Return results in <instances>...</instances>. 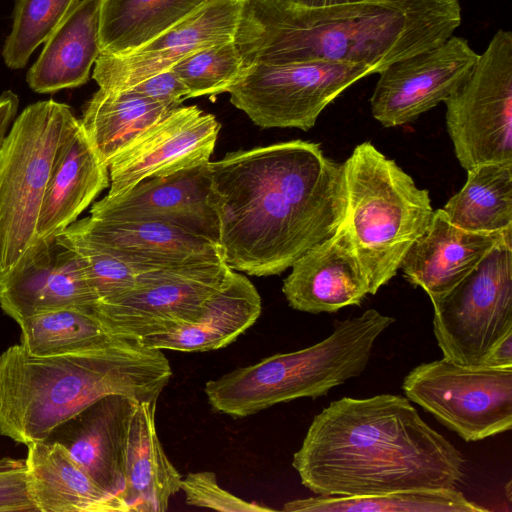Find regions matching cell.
Returning a JSON list of instances; mask_svg holds the SVG:
<instances>
[{
	"mask_svg": "<svg viewBox=\"0 0 512 512\" xmlns=\"http://www.w3.org/2000/svg\"><path fill=\"white\" fill-rule=\"evenodd\" d=\"M243 1L208 0L136 50L120 55L100 54L93 79L101 89H130L198 50L234 40Z\"/></svg>",
	"mask_w": 512,
	"mask_h": 512,
	"instance_id": "obj_15",
	"label": "cell"
},
{
	"mask_svg": "<svg viewBox=\"0 0 512 512\" xmlns=\"http://www.w3.org/2000/svg\"><path fill=\"white\" fill-rule=\"evenodd\" d=\"M394 322L376 309L347 318L312 346L274 354L208 381V402L218 412L242 418L278 403L327 395L363 373L376 340Z\"/></svg>",
	"mask_w": 512,
	"mask_h": 512,
	"instance_id": "obj_5",
	"label": "cell"
},
{
	"mask_svg": "<svg viewBox=\"0 0 512 512\" xmlns=\"http://www.w3.org/2000/svg\"><path fill=\"white\" fill-rule=\"evenodd\" d=\"M512 241V230L472 232L452 224L434 210L427 230L411 245L400 268L405 279L422 288L431 302L461 281L496 245Z\"/></svg>",
	"mask_w": 512,
	"mask_h": 512,
	"instance_id": "obj_20",
	"label": "cell"
},
{
	"mask_svg": "<svg viewBox=\"0 0 512 512\" xmlns=\"http://www.w3.org/2000/svg\"><path fill=\"white\" fill-rule=\"evenodd\" d=\"M169 110L171 108L133 89L99 88L85 104L79 120L99 159L109 167L125 148Z\"/></svg>",
	"mask_w": 512,
	"mask_h": 512,
	"instance_id": "obj_27",
	"label": "cell"
},
{
	"mask_svg": "<svg viewBox=\"0 0 512 512\" xmlns=\"http://www.w3.org/2000/svg\"><path fill=\"white\" fill-rule=\"evenodd\" d=\"M58 237L75 252L86 280L98 300L128 290L133 286L138 274L141 273L108 250L92 242L73 224Z\"/></svg>",
	"mask_w": 512,
	"mask_h": 512,
	"instance_id": "obj_34",
	"label": "cell"
},
{
	"mask_svg": "<svg viewBox=\"0 0 512 512\" xmlns=\"http://www.w3.org/2000/svg\"><path fill=\"white\" fill-rule=\"evenodd\" d=\"M72 224L92 242L141 273L224 260L218 243L167 223L88 216Z\"/></svg>",
	"mask_w": 512,
	"mask_h": 512,
	"instance_id": "obj_19",
	"label": "cell"
},
{
	"mask_svg": "<svg viewBox=\"0 0 512 512\" xmlns=\"http://www.w3.org/2000/svg\"><path fill=\"white\" fill-rule=\"evenodd\" d=\"M231 270L224 260L147 270L91 309L112 335L139 340L196 320Z\"/></svg>",
	"mask_w": 512,
	"mask_h": 512,
	"instance_id": "obj_12",
	"label": "cell"
},
{
	"mask_svg": "<svg viewBox=\"0 0 512 512\" xmlns=\"http://www.w3.org/2000/svg\"><path fill=\"white\" fill-rule=\"evenodd\" d=\"M18 96L11 90L0 94V147L18 110Z\"/></svg>",
	"mask_w": 512,
	"mask_h": 512,
	"instance_id": "obj_38",
	"label": "cell"
},
{
	"mask_svg": "<svg viewBox=\"0 0 512 512\" xmlns=\"http://www.w3.org/2000/svg\"><path fill=\"white\" fill-rule=\"evenodd\" d=\"M467 180L442 208L455 226L472 232L512 230V162L467 170Z\"/></svg>",
	"mask_w": 512,
	"mask_h": 512,
	"instance_id": "obj_29",
	"label": "cell"
},
{
	"mask_svg": "<svg viewBox=\"0 0 512 512\" xmlns=\"http://www.w3.org/2000/svg\"><path fill=\"white\" fill-rule=\"evenodd\" d=\"M293 4L304 6V7H326L346 3H354L364 0H288Z\"/></svg>",
	"mask_w": 512,
	"mask_h": 512,
	"instance_id": "obj_40",
	"label": "cell"
},
{
	"mask_svg": "<svg viewBox=\"0 0 512 512\" xmlns=\"http://www.w3.org/2000/svg\"><path fill=\"white\" fill-rule=\"evenodd\" d=\"M70 106L55 100L27 106L0 147V271L38 242L37 223L56 153L75 127Z\"/></svg>",
	"mask_w": 512,
	"mask_h": 512,
	"instance_id": "obj_7",
	"label": "cell"
},
{
	"mask_svg": "<svg viewBox=\"0 0 512 512\" xmlns=\"http://www.w3.org/2000/svg\"><path fill=\"white\" fill-rule=\"evenodd\" d=\"M261 310V297L254 284L232 269L223 286L207 300L196 320L145 336L139 342L160 350H217L248 330L259 318Z\"/></svg>",
	"mask_w": 512,
	"mask_h": 512,
	"instance_id": "obj_24",
	"label": "cell"
},
{
	"mask_svg": "<svg viewBox=\"0 0 512 512\" xmlns=\"http://www.w3.org/2000/svg\"><path fill=\"white\" fill-rule=\"evenodd\" d=\"M0 512H38L27 487L25 459H0Z\"/></svg>",
	"mask_w": 512,
	"mask_h": 512,
	"instance_id": "obj_36",
	"label": "cell"
},
{
	"mask_svg": "<svg viewBox=\"0 0 512 512\" xmlns=\"http://www.w3.org/2000/svg\"><path fill=\"white\" fill-rule=\"evenodd\" d=\"M481 366L512 367V333L508 334L492 348Z\"/></svg>",
	"mask_w": 512,
	"mask_h": 512,
	"instance_id": "obj_39",
	"label": "cell"
},
{
	"mask_svg": "<svg viewBox=\"0 0 512 512\" xmlns=\"http://www.w3.org/2000/svg\"><path fill=\"white\" fill-rule=\"evenodd\" d=\"M286 512H483L455 489L400 491L369 496H314L286 502Z\"/></svg>",
	"mask_w": 512,
	"mask_h": 512,
	"instance_id": "obj_30",
	"label": "cell"
},
{
	"mask_svg": "<svg viewBox=\"0 0 512 512\" xmlns=\"http://www.w3.org/2000/svg\"><path fill=\"white\" fill-rule=\"evenodd\" d=\"M97 300L75 252L58 236L39 241L0 271V308L17 324L47 311L91 308Z\"/></svg>",
	"mask_w": 512,
	"mask_h": 512,
	"instance_id": "obj_17",
	"label": "cell"
},
{
	"mask_svg": "<svg viewBox=\"0 0 512 512\" xmlns=\"http://www.w3.org/2000/svg\"><path fill=\"white\" fill-rule=\"evenodd\" d=\"M171 109L188 98V90L172 69L157 73L130 88Z\"/></svg>",
	"mask_w": 512,
	"mask_h": 512,
	"instance_id": "obj_37",
	"label": "cell"
},
{
	"mask_svg": "<svg viewBox=\"0 0 512 512\" xmlns=\"http://www.w3.org/2000/svg\"><path fill=\"white\" fill-rule=\"evenodd\" d=\"M109 171L78 120L60 144L37 223L38 240L57 237L109 186Z\"/></svg>",
	"mask_w": 512,
	"mask_h": 512,
	"instance_id": "obj_22",
	"label": "cell"
},
{
	"mask_svg": "<svg viewBox=\"0 0 512 512\" xmlns=\"http://www.w3.org/2000/svg\"><path fill=\"white\" fill-rule=\"evenodd\" d=\"M460 23L459 0H364L314 8L244 0L234 43L245 67L325 61L375 74L440 44Z\"/></svg>",
	"mask_w": 512,
	"mask_h": 512,
	"instance_id": "obj_3",
	"label": "cell"
},
{
	"mask_svg": "<svg viewBox=\"0 0 512 512\" xmlns=\"http://www.w3.org/2000/svg\"><path fill=\"white\" fill-rule=\"evenodd\" d=\"M100 0H81L44 43L26 80L37 93L76 88L89 79L100 55Z\"/></svg>",
	"mask_w": 512,
	"mask_h": 512,
	"instance_id": "obj_25",
	"label": "cell"
},
{
	"mask_svg": "<svg viewBox=\"0 0 512 512\" xmlns=\"http://www.w3.org/2000/svg\"><path fill=\"white\" fill-rule=\"evenodd\" d=\"M157 400L138 402L130 418L124 465L123 499L130 512H163L181 490L182 477L158 437Z\"/></svg>",
	"mask_w": 512,
	"mask_h": 512,
	"instance_id": "obj_26",
	"label": "cell"
},
{
	"mask_svg": "<svg viewBox=\"0 0 512 512\" xmlns=\"http://www.w3.org/2000/svg\"><path fill=\"white\" fill-rule=\"evenodd\" d=\"M210 162L147 178L116 196L106 195L92 205L90 216L167 223L218 243Z\"/></svg>",
	"mask_w": 512,
	"mask_h": 512,
	"instance_id": "obj_14",
	"label": "cell"
},
{
	"mask_svg": "<svg viewBox=\"0 0 512 512\" xmlns=\"http://www.w3.org/2000/svg\"><path fill=\"white\" fill-rule=\"evenodd\" d=\"M345 222L375 295L400 269L411 245L429 227L434 210L427 189L371 142L343 163Z\"/></svg>",
	"mask_w": 512,
	"mask_h": 512,
	"instance_id": "obj_6",
	"label": "cell"
},
{
	"mask_svg": "<svg viewBox=\"0 0 512 512\" xmlns=\"http://www.w3.org/2000/svg\"><path fill=\"white\" fill-rule=\"evenodd\" d=\"M27 487L38 512H130L101 488L58 441L27 445Z\"/></svg>",
	"mask_w": 512,
	"mask_h": 512,
	"instance_id": "obj_23",
	"label": "cell"
},
{
	"mask_svg": "<svg viewBox=\"0 0 512 512\" xmlns=\"http://www.w3.org/2000/svg\"><path fill=\"white\" fill-rule=\"evenodd\" d=\"M80 0H16L13 26L2 56L11 69L23 68L36 48L45 43Z\"/></svg>",
	"mask_w": 512,
	"mask_h": 512,
	"instance_id": "obj_32",
	"label": "cell"
},
{
	"mask_svg": "<svg viewBox=\"0 0 512 512\" xmlns=\"http://www.w3.org/2000/svg\"><path fill=\"white\" fill-rule=\"evenodd\" d=\"M402 390L467 442L512 428V367L465 366L442 358L413 368Z\"/></svg>",
	"mask_w": 512,
	"mask_h": 512,
	"instance_id": "obj_10",
	"label": "cell"
},
{
	"mask_svg": "<svg viewBox=\"0 0 512 512\" xmlns=\"http://www.w3.org/2000/svg\"><path fill=\"white\" fill-rule=\"evenodd\" d=\"M245 68L234 40L198 50L172 69L188 90V98L227 92Z\"/></svg>",
	"mask_w": 512,
	"mask_h": 512,
	"instance_id": "obj_33",
	"label": "cell"
},
{
	"mask_svg": "<svg viewBox=\"0 0 512 512\" xmlns=\"http://www.w3.org/2000/svg\"><path fill=\"white\" fill-rule=\"evenodd\" d=\"M20 345L34 356H53L88 348L112 338L91 308H63L18 323Z\"/></svg>",
	"mask_w": 512,
	"mask_h": 512,
	"instance_id": "obj_31",
	"label": "cell"
},
{
	"mask_svg": "<svg viewBox=\"0 0 512 512\" xmlns=\"http://www.w3.org/2000/svg\"><path fill=\"white\" fill-rule=\"evenodd\" d=\"M172 369L160 349L113 336L53 356L20 344L0 354V435L25 444L46 441L61 425L112 394L158 400Z\"/></svg>",
	"mask_w": 512,
	"mask_h": 512,
	"instance_id": "obj_4",
	"label": "cell"
},
{
	"mask_svg": "<svg viewBox=\"0 0 512 512\" xmlns=\"http://www.w3.org/2000/svg\"><path fill=\"white\" fill-rule=\"evenodd\" d=\"M290 268L282 292L289 306L301 312L334 313L361 305L370 294L345 219L333 236L312 247Z\"/></svg>",
	"mask_w": 512,
	"mask_h": 512,
	"instance_id": "obj_18",
	"label": "cell"
},
{
	"mask_svg": "<svg viewBox=\"0 0 512 512\" xmlns=\"http://www.w3.org/2000/svg\"><path fill=\"white\" fill-rule=\"evenodd\" d=\"M371 74L368 67L325 61L252 64L227 92L231 103L261 128L307 131L333 100Z\"/></svg>",
	"mask_w": 512,
	"mask_h": 512,
	"instance_id": "obj_11",
	"label": "cell"
},
{
	"mask_svg": "<svg viewBox=\"0 0 512 512\" xmlns=\"http://www.w3.org/2000/svg\"><path fill=\"white\" fill-rule=\"evenodd\" d=\"M464 459L406 397H342L315 415L292 466L321 496L455 489Z\"/></svg>",
	"mask_w": 512,
	"mask_h": 512,
	"instance_id": "obj_2",
	"label": "cell"
},
{
	"mask_svg": "<svg viewBox=\"0 0 512 512\" xmlns=\"http://www.w3.org/2000/svg\"><path fill=\"white\" fill-rule=\"evenodd\" d=\"M221 124L195 105L169 110L109 165L108 196L139 182L210 161Z\"/></svg>",
	"mask_w": 512,
	"mask_h": 512,
	"instance_id": "obj_16",
	"label": "cell"
},
{
	"mask_svg": "<svg viewBox=\"0 0 512 512\" xmlns=\"http://www.w3.org/2000/svg\"><path fill=\"white\" fill-rule=\"evenodd\" d=\"M137 403L107 395L60 426L64 436L58 442L101 488L121 498L128 428Z\"/></svg>",
	"mask_w": 512,
	"mask_h": 512,
	"instance_id": "obj_21",
	"label": "cell"
},
{
	"mask_svg": "<svg viewBox=\"0 0 512 512\" xmlns=\"http://www.w3.org/2000/svg\"><path fill=\"white\" fill-rule=\"evenodd\" d=\"M218 244L226 264L279 275L333 236L346 216L343 164L319 143L291 140L210 162Z\"/></svg>",
	"mask_w": 512,
	"mask_h": 512,
	"instance_id": "obj_1",
	"label": "cell"
},
{
	"mask_svg": "<svg viewBox=\"0 0 512 512\" xmlns=\"http://www.w3.org/2000/svg\"><path fill=\"white\" fill-rule=\"evenodd\" d=\"M187 505L211 508L224 512H269L272 508L245 501L220 487L214 472L187 474L181 481Z\"/></svg>",
	"mask_w": 512,
	"mask_h": 512,
	"instance_id": "obj_35",
	"label": "cell"
},
{
	"mask_svg": "<svg viewBox=\"0 0 512 512\" xmlns=\"http://www.w3.org/2000/svg\"><path fill=\"white\" fill-rule=\"evenodd\" d=\"M432 304L433 331L443 358L481 366L492 348L512 333V241L492 248Z\"/></svg>",
	"mask_w": 512,
	"mask_h": 512,
	"instance_id": "obj_9",
	"label": "cell"
},
{
	"mask_svg": "<svg viewBox=\"0 0 512 512\" xmlns=\"http://www.w3.org/2000/svg\"><path fill=\"white\" fill-rule=\"evenodd\" d=\"M478 56L467 39L450 36L391 63L378 73L370 98L372 116L384 127L413 122L454 92Z\"/></svg>",
	"mask_w": 512,
	"mask_h": 512,
	"instance_id": "obj_13",
	"label": "cell"
},
{
	"mask_svg": "<svg viewBox=\"0 0 512 512\" xmlns=\"http://www.w3.org/2000/svg\"><path fill=\"white\" fill-rule=\"evenodd\" d=\"M456 158L470 170L512 162V33L499 29L444 101Z\"/></svg>",
	"mask_w": 512,
	"mask_h": 512,
	"instance_id": "obj_8",
	"label": "cell"
},
{
	"mask_svg": "<svg viewBox=\"0 0 512 512\" xmlns=\"http://www.w3.org/2000/svg\"><path fill=\"white\" fill-rule=\"evenodd\" d=\"M208 0H100V54H126L158 37Z\"/></svg>",
	"mask_w": 512,
	"mask_h": 512,
	"instance_id": "obj_28",
	"label": "cell"
}]
</instances>
